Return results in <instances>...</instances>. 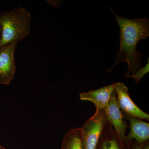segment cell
Returning <instances> with one entry per match:
<instances>
[{"instance_id":"obj_1","label":"cell","mask_w":149,"mask_h":149,"mask_svg":"<svg viewBox=\"0 0 149 149\" xmlns=\"http://www.w3.org/2000/svg\"><path fill=\"white\" fill-rule=\"evenodd\" d=\"M110 8L116 17L115 20L120 27V48L115 63L108 72L120 63L127 62L128 68L125 75H131L142 68V54L136 49V45L140 40H145L149 36V19L146 17L132 19L120 17Z\"/></svg>"},{"instance_id":"obj_2","label":"cell","mask_w":149,"mask_h":149,"mask_svg":"<svg viewBox=\"0 0 149 149\" xmlns=\"http://www.w3.org/2000/svg\"><path fill=\"white\" fill-rule=\"evenodd\" d=\"M31 21L30 13L21 6L0 14L2 27L0 47L17 43L27 37L31 31Z\"/></svg>"},{"instance_id":"obj_3","label":"cell","mask_w":149,"mask_h":149,"mask_svg":"<svg viewBox=\"0 0 149 149\" xmlns=\"http://www.w3.org/2000/svg\"><path fill=\"white\" fill-rule=\"evenodd\" d=\"M108 123L104 110L96 111L86 120L82 128L83 149H96L105 126Z\"/></svg>"},{"instance_id":"obj_4","label":"cell","mask_w":149,"mask_h":149,"mask_svg":"<svg viewBox=\"0 0 149 149\" xmlns=\"http://www.w3.org/2000/svg\"><path fill=\"white\" fill-rule=\"evenodd\" d=\"M116 92L113 95L106 107L104 109L108 121L113 126L119 140L124 146H129L130 142H126L125 133L129 125L123 118L116 97Z\"/></svg>"},{"instance_id":"obj_5","label":"cell","mask_w":149,"mask_h":149,"mask_svg":"<svg viewBox=\"0 0 149 149\" xmlns=\"http://www.w3.org/2000/svg\"><path fill=\"white\" fill-rule=\"evenodd\" d=\"M17 43L0 47V84L9 85L15 72L14 53Z\"/></svg>"},{"instance_id":"obj_6","label":"cell","mask_w":149,"mask_h":149,"mask_svg":"<svg viewBox=\"0 0 149 149\" xmlns=\"http://www.w3.org/2000/svg\"><path fill=\"white\" fill-rule=\"evenodd\" d=\"M117 102L122 113L139 119L149 120V115L137 106L130 98L128 88L122 83H116Z\"/></svg>"},{"instance_id":"obj_7","label":"cell","mask_w":149,"mask_h":149,"mask_svg":"<svg viewBox=\"0 0 149 149\" xmlns=\"http://www.w3.org/2000/svg\"><path fill=\"white\" fill-rule=\"evenodd\" d=\"M116 83L102 87L96 90L80 94V99L82 101H89L93 102L96 110L105 109L113 95L116 93Z\"/></svg>"},{"instance_id":"obj_8","label":"cell","mask_w":149,"mask_h":149,"mask_svg":"<svg viewBox=\"0 0 149 149\" xmlns=\"http://www.w3.org/2000/svg\"><path fill=\"white\" fill-rule=\"evenodd\" d=\"M122 113L123 118L127 119L130 123V130L128 136H126V142L129 143L135 140L136 143L140 145H143L149 142V123Z\"/></svg>"},{"instance_id":"obj_9","label":"cell","mask_w":149,"mask_h":149,"mask_svg":"<svg viewBox=\"0 0 149 149\" xmlns=\"http://www.w3.org/2000/svg\"><path fill=\"white\" fill-rule=\"evenodd\" d=\"M130 145L126 147L123 145L115 130L108 122L103 130L96 149H126Z\"/></svg>"},{"instance_id":"obj_10","label":"cell","mask_w":149,"mask_h":149,"mask_svg":"<svg viewBox=\"0 0 149 149\" xmlns=\"http://www.w3.org/2000/svg\"><path fill=\"white\" fill-rule=\"evenodd\" d=\"M61 149H83L81 128L70 129L65 133Z\"/></svg>"},{"instance_id":"obj_11","label":"cell","mask_w":149,"mask_h":149,"mask_svg":"<svg viewBox=\"0 0 149 149\" xmlns=\"http://www.w3.org/2000/svg\"><path fill=\"white\" fill-rule=\"evenodd\" d=\"M148 62L144 68H142L141 69H139L137 72L133 74L129 75H124L125 77H131L133 78L135 80L136 84L139 83L143 77L149 71V58H148Z\"/></svg>"},{"instance_id":"obj_12","label":"cell","mask_w":149,"mask_h":149,"mask_svg":"<svg viewBox=\"0 0 149 149\" xmlns=\"http://www.w3.org/2000/svg\"><path fill=\"white\" fill-rule=\"evenodd\" d=\"M145 144L140 145V144L137 143L136 141H133V140L131 141L130 146L128 147L126 149H141L142 147Z\"/></svg>"},{"instance_id":"obj_13","label":"cell","mask_w":149,"mask_h":149,"mask_svg":"<svg viewBox=\"0 0 149 149\" xmlns=\"http://www.w3.org/2000/svg\"><path fill=\"white\" fill-rule=\"evenodd\" d=\"M51 5L54 6L55 7H57L60 5V2H58V1H47Z\"/></svg>"},{"instance_id":"obj_14","label":"cell","mask_w":149,"mask_h":149,"mask_svg":"<svg viewBox=\"0 0 149 149\" xmlns=\"http://www.w3.org/2000/svg\"><path fill=\"white\" fill-rule=\"evenodd\" d=\"M141 149H149V142H148L147 143L144 145V146L142 147Z\"/></svg>"},{"instance_id":"obj_15","label":"cell","mask_w":149,"mask_h":149,"mask_svg":"<svg viewBox=\"0 0 149 149\" xmlns=\"http://www.w3.org/2000/svg\"><path fill=\"white\" fill-rule=\"evenodd\" d=\"M2 36V27L1 23H0V42H1V39Z\"/></svg>"},{"instance_id":"obj_16","label":"cell","mask_w":149,"mask_h":149,"mask_svg":"<svg viewBox=\"0 0 149 149\" xmlns=\"http://www.w3.org/2000/svg\"><path fill=\"white\" fill-rule=\"evenodd\" d=\"M0 149H6L5 148H3V147L1 146H0Z\"/></svg>"}]
</instances>
